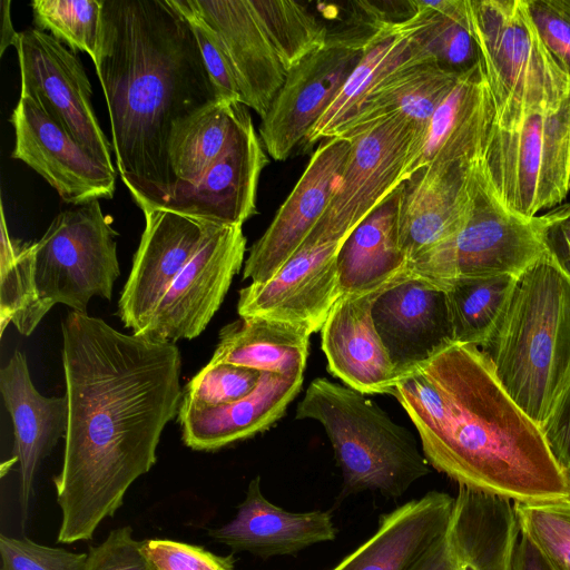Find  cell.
Here are the masks:
<instances>
[{
	"label": "cell",
	"mask_w": 570,
	"mask_h": 570,
	"mask_svg": "<svg viewBox=\"0 0 570 570\" xmlns=\"http://www.w3.org/2000/svg\"><path fill=\"white\" fill-rule=\"evenodd\" d=\"M68 429L53 478L57 541L91 540L130 485L155 465L166 424L179 411L181 355L171 342L124 334L70 311L62 321Z\"/></svg>",
	"instance_id": "obj_1"
},
{
	"label": "cell",
	"mask_w": 570,
	"mask_h": 570,
	"mask_svg": "<svg viewBox=\"0 0 570 570\" xmlns=\"http://www.w3.org/2000/svg\"><path fill=\"white\" fill-rule=\"evenodd\" d=\"M94 65L120 178L141 210L160 208L173 129L220 101L193 28L170 0H104Z\"/></svg>",
	"instance_id": "obj_2"
},
{
	"label": "cell",
	"mask_w": 570,
	"mask_h": 570,
	"mask_svg": "<svg viewBox=\"0 0 570 570\" xmlns=\"http://www.w3.org/2000/svg\"><path fill=\"white\" fill-rule=\"evenodd\" d=\"M430 466L459 485L514 502L570 498L541 429L511 399L478 346L454 343L397 381Z\"/></svg>",
	"instance_id": "obj_3"
},
{
	"label": "cell",
	"mask_w": 570,
	"mask_h": 570,
	"mask_svg": "<svg viewBox=\"0 0 570 570\" xmlns=\"http://www.w3.org/2000/svg\"><path fill=\"white\" fill-rule=\"evenodd\" d=\"M116 236L99 200L60 212L31 243L10 236L1 207V336L9 323L29 336L56 304L87 313L94 296L109 301L120 275Z\"/></svg>",
	"instance_id": "obj_4"
},
{
	"label": "cell",
	"mask_w": 570,
	"mask_h": 570,
	"mask_svg": "<svg viewBox=\"0 0 570 570\" xmlns=\"http://www.w3.org/2000/svg\"><path fill=\"white\" fill-rule=\"evenodd\" d=\"M511 399L541 428L570 385V274L547 247L479 347Z\"/></svg>",
	"instance_id": "obj_5"
},
{
	"label": "cell",
	"mask_w": 570,
	"mask_h": 570,
	"mask_svg": "<svg viewBox=\"0 0 570 570\" xmlns=\"http://www.w3.org/2000/svg\"><path fill=\"white\" fill-rule=\"evenodd\" d=\"M296 419L315 420L324 428L345 494L376 491L396 499L431 471L409 430L366 394L346 385L313 380Z\"/></svg>",
	"instance_id": "obj_6"
},
{
	"label": "cell",
	"mask_w": 570,
	"mask_h": 570,
	"mask_svg": "<svg viewBox=\"0 0 570 570\" xmlns=\"http://www.w3.org/2000/svg\"><path fill=\"white\" fill-rule=\"evenodd\" d=\"M480 168L497 198L522 217L563 202L570 191V95L493 119Z\"/></svg>",
	"instance_id": "obj_7"
},
{
	"label": "cell",
	"mask_w": 570,
	"mask_h": 570,
	"mask_svg": "<svg viewBox=\"0 0 570 570\" xmlns=\"http://www.w3.org/2000/svg\"><path fill=\"white\" fill-rule=\"evenodd\" d=\"M466 6L494 119L570 95V79L541 41L525 0H466Z\"/></svg>",
	"instance_id": "obj_8"
},
{
	"label": "cell",
	"mask_w": 570,
	"mask_h": 570,
	"mask_svg": "<svg viewBox=\"0 0 570 570\" xmlns=\"http://www.w3.org/2000/svg\"><path fill=\"white\" fill-rule=\"evenodd\" d=\"M549 218L508 209L485 180L480 161L469 216L450 240L412 262L407 271L444 285L459 279L519 278L547 249Z\"/></svg>",
	"instance_id": "obj_9"
},
{
	"label": "cell",
	"mask_w": 570,
	"mask_h": 570,
	"mask_svg": "<svg viewBox=\"0 0 570 570\" xmlns=\"http://www.w3.org/2000/svg\"><path fill=\"white\" fill-rule=\"evenodd\" d=\"M426 129L402 114L350 130L337 184L311 236L343 240L412 173Z\"/></svg>",
	"instance_id": "obj_10"
},
{
	"label": "cell",
	"mask_w": 570,
	"mask_h": 570,
	"mask_svg": "<svg viewBox=\"0 0 570 570\" xmlns=\"http://www.w3.org/2000/svg\"><path fill=\"white\" fill-rule=\"evenodd\" d=\"M371 36L330 32L322 49L286 72L259 126L261 141L274 160H285L302 146L361 60Z\"/></svg>",
	"instance_id": "obj_11"
},
{
	"label": "cell",
	"mask_w": 570,
	"mask_h": 570,
	"mask_svg": "<svg viewBox=\"0 0 570 570\" xmlns=\"http://www.w3.org/2000/svg\"><path fill=\"white\" fill-rule=\"evenodd\" d=\"M14 48L20 67V97L32 99L99 161L115 168L112 145L94 111L91 83L78 57L37 28L19 32Z\"/></svg>",
	"instance_id": "obj_12"
},
{
	"label": "cell",
	"mask_w": 570,
	"mask_h": 570,
	"mask_svg": "<svg viewBox=\"0 0 570 570\" xmlns=\"http://www.w3.org/2000/svg\"><path fill=\"white\" fill-rule=\"evenodd\" d=\"M245 252L243 226L215 225L137 334L171 343L198 336L220 307Z\"/></svg>",
	"instance_id": "obj_13"
},
{
	"label": "cell",
	"mask_w": 570,
	"mask_h": 570,
	"mask_svg": "<svg viewBox=\"0 0 570 570\" xmlns=\"http://www.w3.org/2000/svg\"><path fill=\"white\" fill-rule=\"evenodd\" d=\"M519 535L512 501L459 485L446 528L409 570H511Z\"/></svg>",
	"instance_id": "obj_14"
},
{
	"label": "cell",
	"mask_w": 570,
	"mask_h": 570,
	"mask_svg": "<svg viewBox=\"0 0 570 570\" xmlns=\"http://www.w3.org/2000/svg\"><path fill=\"white\" fill-rule=\"evenodd\" d=\"M10 122L14 129L11 157L45 178L66 204L114 197L115 168L99 161L32 99L20 97Z\"/></svg>",
	"instance_id": "obj_15"
},
{
	"label": "cell",
	"mask_w": 570,
	"mask_h": 570,
	"mask_svg": "<svg viewBox=\"0 0 570 570\" xmlns=\"http://www.w3.org/2000/svg\"><path fill=\"white\" fill-rule=\"evenodd\" d=\"M145 229L118 302L125 327L140 333L160 298L217 225L166 208L142 210Z\"/></svg>",
	"instance_id": "obj_16"
},
{
	"label": "cell",
	"mask_w": 570,
	"mask_h": 570,
	"mask_svg": "<svg viewBox=\"0 0 570 570\" xmlns=\"http://www.w3.org/2000/svg\"><path fill=\"white\" fill-rule=\"evenodd\" d=\"M372 316L400 380L455 343L444 286L409 271L380 293Z\"/></svg>",
	"instance_id": "obj_17"
},
{
	"label": "cell",
	"mask_w": 570,
	"mask_h": 570,
	"mask_svg": "<svg viewBox=\"0 0 570 570\" xmlns=\"http://www.w3.org/2000/svg\"><path fill=\"white\" fill-rule=\"evenodd\" d=\"M347 139L322 140L265 233L253 244L243 278L264 283L294 255L323 216L350 151Z\"/></svg>",
	"instance_id": "obj_18"
},
{
	"label": "cell",
	"mask_w": 570,
	"mask_h": 570,
	"mask_svg": "<svg viewBox=\"0 0 570 570\" xmlns=\"http://www.w3.org/2000/svg\"><path fill=\"white\" fill-rule=\"evenodd\" d=\"M267 163L250 114L244 106L223 154L194 186L175 193L160 208L206 222L243 226L257 214V186Z\"/></svg>",
	"instance_id": "obj_19"
},
{
	"label": "cell",
	"mask_w": 570,
	"mask_h": 570,
	"mask_svg": "<svg viewBox=\"0 0 570 570\" xmlns=\"http://www.w3.org/2000/svg\"><path fill=\"white\" fill-rule=\"evenodd\" d=\"M479 161L430 165L402 184L399 237L409 265L462 228L472 206Z\"/></svg>",
	"instance_id": "obj_20"
},
{
	"label": "cell",
	"mask_w": 570,
	"mask_h": 570,
	"mask_svg": "<svg viewBox=\"0 0 570 570\" xmlns=\"http://www.w3.org/2000/svg\"><path fill=\"white\" fill-rule=\"evenodd\" d=\"M215 35L237 83L240 102L264 118L286 71L249 0H181Z\"/></svg>",
	"instance_id": "obj_21"
},
{
	"label": "cell",
	"mask_w": 570,
	"mask_h": 570,
	"mask_svg": "<svg viewBox=\"0 0 570 570\" xmlns=\"http://www.w3.org/2000/svg\"><path fill=\"white\" fill-rule=\"evenodd\" d=\"M385 287L342 295L321 328L328 372L366 395H391L400 380L372 316L373 304Z\"/></svg>",
	"instance_id": "obj_22"
},
{
	"label": "cell",
	"mask_w": 570,
	"mask_h": 570,
	"mask_svg": "<svg viewBox=\"0 0 570 570\" xmlns=\"http://www.w3.org/2000/svg\"><path fill=\"white\" fill-rule=\"evenodd\" d=\"M0 391L13 423L12 459L19 464V505L24 529L38 468L66 438L68 399L41 395L32 384L24 354L18 350L0 370Z\"/></svg>",
	"instance_id": "obj_23"
},
{
	"label": "cell",
	"mask_w": 570,
	"mask_h": 570,
	"mask_svg": "<svg viewBox=\"0 0 570 570\" xmlns=\"http://www.w3.org/2000/svg\"><path fill=\"white\" fill-rule=\"evenodd\" d=\"M304 373L261 372L252 393L225 404L206 405L181 399L178 421L186 446L216 451L268 430L299 393Z\"/></svg>",
	"instance_id": "obj_24"
},
{
	"label": "cell",
	"mask_w": 570,
	"mask_h": 570,
	"mask_svg": "<svg viewBox=\"0 0 570 570\" xmlns=\"http://www.w3.org/2000/svg\"><path fill=\"white\" fill-rule=\"evenodd\" d=\"M216 542L233 552H248L262 559L295 556L302 550L336 539L330 512H289L269 502L261 489V476L250 480L235 517L208 531Z\"/></svg>",
	"instance_id": "obj_25"
},
{
	"label": "cell",
	"mask_w": 570,
	"mask_h": 570,
	"mask_svg": "<svg viewBox=\"0 0 570 570\" xmlns=\"http://www.w3.org/2000/svg\"><path fill=\"white\" fill-rule=\"evenodd\" d=\"M493 119L492 95L480 62L459 76L434 111L411 176L430 165L479 161Z\"/></svg>",
	"instance_id": "obj_26"
},
{
	"label": "cell",
	"mask_w": 570,
	"mask_h": 570,
	"mask_svg": "<svg viewBox=\"0 0 570 570\" xmlns=\"http://www.w3.org/2000/svg\"><path fill=\"white\" fill-rule=\"evenodd\" d=\"M453 503L432 490L381 514L375 532L331 570H409L444 531Z\"/></svg>",
	"instance_id": "obj_27"
},
{
	"label": "cell",
	"mask_w": 570,
	"mask_h": 570,
	"mask_svg": "<svg viewBox=\"0 0 570 570\" xmlns=\"http://www.w3.org/2000/svg\"><path fill=\"white\" fill-rule=\"evenodd\" d=\"M416 27L414 12L410 19L381 28L368 38L361 60L308 131L302 144L303 149L313 148L316 142L334 137L392 73L413 63L433 61L415 39Z\"/></svg>",
	"instance_id": "obj_28"
},
{
	"label": "cell",
	"mask_w": 570,
	"mask_h": 570,
	"mask_svg": "<svg viewBox=\"0 0 570 570\" xmlns=\"http://www.w3.org/2000/svg\"><path fill=\"white\" fill-rule=\"evenodd\" d=\"M402 184L344 239L337 256L342 295L383 288L407 271L399 237Z\"/></svg>",
	"instance_id": "obj_29"
},
{
	"label": "cell",
	"mask_w": 570,
	"mask_h": 570,
	"mask_svg": "<svg viewBox=\"0 0 570 570\" xmlns=\"http://www.w3.org/2000/svg\"><path fill=\"white\" fill-rule=\"evenodd\" d=\"M311 335L306 328L283 321L239 316L219 331L218 344L209 362L230 363L259 372L304 373Z\"/></svg>",
	"instance_id": "obj_30"
},
{
	"label": "cell",
	"mask_w": 570,
	"mask_h": 570,
	"mask_svg": "<svg viewBox=\"0 0 570 570\" xmlns=\"http://www.w3.org/2000/svg\"><path fill=\"white\" fill-rule=\"evenodd\" d=\"M460 75L433 61L403 67L372 92L362 109L334 137L395 114L404 115L428 131L434 111Z\"/></svg>",
	"instance_id": "obj_31"
},
{
	"label": "cell",
	"mask_w": 570,
	"mask_h": 570,
	"mask_svg": "<svg viewBox=\"0 0 570 570\" xmlns=\"http://www.w3.org/2000/svg\"><path fill=\"white\" fill-rule=\"evenodd\" d=\"M243 107L238 101L220 100L173 129L169 159L176 178L174 194L194 186L223 154Z\"/></svg>",
	"instance_id": "obj_32"
},
{
	"label": "cell",
	"mask_w": 570,
	"mask_h": 570,
	"mask_svg": "<svg viewBox=\"0 0 570 570\" xmlns=\"http://www.w3.org/2000/svg\"><path fill=\"white\" fill-rule=\"evenodd\" d=\"M412 4L417 17L414 36L430 59L459 75L480 63L466 0H412Z\"/></svg>",
	"instance_id": "obj_33"
},
{
	"label": "cell",
	"mask_w": 570,
	"mask_h": 570,
	"mask_svg": "<svg viewBox=\"0 0 570 570\" xmlns=\"http://www.w3.org/2000/svg\"><path fill=\"white\" fill-rule=\"evenodd\" d=\"M518 278L509 275L444 284L454 342L481 347L491 335Z\"/></svg>",
	"instance_id": "obj_34"
},
{
	"label": "cell",
	"mask_w": 570,
	"mask_h": 570,
	"mask_svg": "<svg viewBox=\"0 0 570 570\" xmlns=\"http://www.w3.org/2000/svg\"><path fill=\"white\" fill-rule=\"evenodd\" d=\"M285 71L322 49L330 30L306 4L285 0H249Z\"/></svg>",
	"instance_id": "obj_35"
},
{
	"label": "cell",
	"mask_w": 570,
	"mask_h": 570,
	"mask_svg": "<svg viewBox=\"0 0 570 570\" xmlns=\"http://www.w3.org/2000/svg\"><path fill=\"white\" fill-rule=\"evenodd\" d=\"M104 0H33V22L39 30L68 45L72 50L88 53L96 60Z\"/></svg>",
	"instance_id": "obj_36"
},
{
	"label": "cell",
	"mask_w": 570,
	"mask_h": 570,
	"mask_svg": "<svg viewBox=\"0 0 570 570\" xmlns=\"http://www.w3.org/2000/svg\"><path fill=\"white\" fill-rule=\"evenodd\" d=\"M521 533L528 535L558 570H570V498L514 502Z\"/></svg>",
	"instance_id": "obj_37"
},
{
	"label": "cell",
	"mask_w": 570,
	"mask_h": 570,
	"mask_svg": "<svg viewBox=\"0 0 570 570\" xmlns=\"http://www.w3.org/2000/svg\"><path fill=\"white\" fill-rule=\"evenodd\" d=\"M261 372L230 363L208 362L183 391V400L206 405L238 401L254 391Z\"/></svg>",
	"instance_id": "obj_38"
},
{
	"label": "cell",
	"mask_w": 570,
	"mask_h": 570,
	"mask_svg": "<svg viewBox=\"0 0 570 570\" xmlns=\"http://www.w3.org/2000/svg\"><path fill=\"white\" fill-rule=\"evenodd\" d=\"M0 570H86L87 553L0 534Z\"/></svg>",
	"instance_id": "obj_39"
},
{
	"label": "cell",
	"mask_w": 570,
	"mask_h": 570,
	"mask_svg": "<svg viewBox=\"0 0 570 570\" xmlns=\"http://www.w3.org/2000/svg\"><path fill=\"white\" fill-rule=\"evenodd\" d=\"M141 549L156 570H235L234 553L218 556L181 541L149 539L141 541Z\"/></svg>",
	"instance_id": "obj_40"
},
{
	"label": "cell",
	"mask_w": 570,
	"mask_h": 570,
	"mask_svg": "<svg viewBox=\"0 0 570 570\" xmlns=\"http://www.w3.org/2000/svg\"><path fill=\"white\" fill-rule=\"evenodd\" d=\"M525 3L546 49L570 79V0H525Z\"/></svg>",
	"instance_id": "obj_41"
},
{
	"label": "cell",
	"mask_w": 570,
	"mask_h": 570,
	"mask_svg": "<svg viewBox=\"0 0 570 570\" xmlns=\"http://www.w3.org/2000/svg\"><path fill=\"white\" fill-rule=\"evenodd\" d=\"M130 525L114 529L96 547H89L86 570H156L132 535Z\"/></svg>",
	"instance_id": "obj_42"
},
{
	"label": "cell",
	"mask_w": 570,
	"mask_h": 570,
	"mask_svg": "<svg viewBox=\"0 0 570 570\" xmlns=\"http://www.w3.org/2000/svg\"><path fill=\"white\" fill-rule=\"evenodd\" d=\"M170 1L189 21L205 66L220 100L240 102V94L234 75L214 32L194 12L186 8L181 0Z\"/></svg>",
	"instance_id": "obj_43"
},
{
	"label": "cell",
	"mask_w": 570,
	"mask_h": 570,
	"mask_svg": "<svg viewBox=\"0 0 570 570\" xmlns=\"http://www.w3.org/2000/svg\"><path fill=\"white\" fill-rule=\"evenodd\" d=\"M547 445L559 466L570 472V385L561 395L550 416L540 428Z\"/></svg>",
	"instance_id": "obj_44"
},
{
	"label": "cell",
	"mask_w": 570,
	"mask_h": 570,
	"mask_svg": "<svg viewBox=\"0 0 570 570\" xmlns=\"http://www.w3.org/2000/svg\"><path fill=\"white\" fill-rule=\"evenodd\" d=\"M547 216L549 218L547 244L570 274V204L553 209Z\"/></svg>",
	"instance_id": "obj_45"
},
{
	"label": "cell",
	"mask_w": 570,
	"mask_h": 570,
	"mask_svg": "<svg viewBox=\"0 0 570 570\" xmlns=\"http://www.w3.org/2000/svg\"><path fill=\"white\" fill-rule=\"evenodd\" d=\"M511 570H558L547 554L520 532Z\"/></svg>",
	"instance_id": "obj_46"
},
{
	"label": "cell",
	"mask_w": 570,
	"mask_h": 570,
	"mask_svg": "<svg viewBox=\"0 0 570 570\" xmlns=\"http://www.w3.org/2000/svg\"><path fill=\"white\" fill-rule=\"evenodd\" d=\"M10 3L11 1L3 0L1 2V16H2V23H1V50L0 55L2 56L4 52L6 47L8 46H14L16 41L18 39L19 32H17L13 28V24L10 19Z\"/></svg>",
	"instance_id": "obj_47"
},
{
	"label": "cell",
	"mask_w": 570,
	"mask_h": 570,
	"mask_svg": "<svg viewBox=\"0 0 570 570\" xmlns=\"http://www.w3.org/2000/svg\"><path fill=\"white\" fill-rule=\"evenodd\" d=\"M567 476H568V479H569V481H570V472H569V473H567Z\"/></svg>",
	"instance_id": "obj_48"
}]
</instances>
